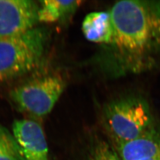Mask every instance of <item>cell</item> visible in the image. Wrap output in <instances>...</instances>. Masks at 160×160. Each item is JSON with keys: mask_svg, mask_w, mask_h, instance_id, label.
Returning a JSON list of instances; mask_svg holds the SVG:
<instances>
[{"mask_svg": "<svg viewBox=\"0 0 160 160\" xmlns=\"http://www.w3.org/2000/svg\"><path fill=\"white\" fill-rule=\"evenodd\" d=\"M113 34L103 65L113 77L141 73L160 55V1H120L109 11Z\"/></svg>", "mask_w": 160, "mask_h": 160, "instance_id": "6da1fadb", "label": "cell"}, {"mask_svg": "<svg viewBox=\"0 0 160 160\" xmlns=\"http://www.w3.org/2000/svg\"><path fill=\"white\" fill-rule=\"evenodd\" d=\"M104 120L113 143L131 141L157 127L148 102L128 95L110 102L104 109Z\"/></svg>", "mask_w": 160, "mask_h": 160, "instance_id": "7a4b0ae2", "label": "cell"}, {"mask_svg": "<svg viewBox=\"0 0 160 160\" xmlns=\"http://www.w3.org/2000/svg\"><path fill=\"white\" fill-rule=\"evenodd\" d=\"M48 33L34 28L16 36L0 39V81L29 72L40 63Z\"/></svg>", "mask_w": 160, "mask_h": 160, "instance_id": "3957f363", "label": "cell"}, {"mask_svg": "<svg viewBox=\"0 0 160 160\" xmlns=\"http://www.w3.org/2000/svg\"><path fill=\"white\" fill-rule=\"evenodd\" d=\"M65 87V81L61 77L45 76L14 88L10 98L21 112L40 118L51 112Z\"/></svg>", "mask_w": 160, "mask_h": 160, "instance_id": "277c9868", "label": "cell"}, {"mask_svg": "<svg viewBox=\"0 0 160 160\" xmlns=\"http://www.w3.org/2000/svg\"><path fill=\"white\" fill-rule=\"evenodd\" d=\"M39 5L30 0H0V39L35 28Z\"/></svg>", "mask_w": 160, "mask_h": 160, "instance_id": "5b68a950", "label": "cell"}, {"mask_svg": "<svg viewBox=\"0 0 160 160\" xmlns=\"http://www.w3.org/2000/svg\"><path fill=\"white\" fill-rule=\"evenodd\" d=\"M12 131L24 160H49L46 138L39 123L30 119L16 120Z\"/></svg>", "mask_w": 160, "mask_h": 160, "instance_id": "8992f818", "label": "cell"}, {"mask_svg": "<svg viewBox=\"0 0 160 160\" xmlns=\"http://www.w3.org/2000/svg\"><path fill=\"white\" fill-rule=\"evenodd\" d=\"M114 148L121 160H147L160 156V128L131 141L116 143Z\"/></svg>", "mask_w": 160, "mask_h": 160, "instance_id": "52a82bcc", "label": "cell"}, {"mask_svg": "<svg viewBox=\"0 0 160 160\" xmlns=\"http://www.w3.org/2000/svg\"><path fill=\"white\" fill-rule=\"evenodd\" d=\"M82 31L86 39L107 45L113 34V26L109 12H92L86 16L82 23Z\"/></svg>", "mask_w": 160, "mask_h": 160, "instance_id": "ba28073f", "label": "cell"}, {"mask_svg": "<svg viewBox=\"0 0 160 160\" xmlns=\"http://www.w3.org/2000/svg\"><path fill=\"white\" fill-rule=\"evenodd\" d=\"M80 1L45 0L40 1L38 10V21L53 23L73 12L79 7Z\"/></svg>", "mask_w": 160, "mask_h": 160, "instance_id": "9c48e42d", "label": "cell"}, {"mask_svg": "<svg viewBox=\"0 0 160 160\" xmlns=\"http://www.w3.org/2000/svg\"><path fill=\"white\" fill-rule=\"evenodd\" d=\"M0 160H24L16 139L0 125Z\"/></svg>", "mask_w": 160, "mask_h": 160, "instance_id": "30bf717a", "label": "cell"}, {"mask_svg": "<svg viewBox=\"0 0 160 160\" xmlns=\"http://www.w3.org/2000/svg\"><path fill=\"white\" fill-rule=\"evenodd\" d=\"M89 160H121L114 148L104 141H100L92 148Z\"/></svg>", "mask_w": 160, "mask_h": 160, "instance_id": "8fae6325", "label": "cell"}, {"mask_svg": "<svg viewBox=\"0 0 160 160\" xmlns=\"http://www.w3.org/2000/svg\"><path fill=\"white\" fill-rule=\"evenodd\" d=\"M147 160H160V156L157 157H154V158H150V159Z\"/></svg>", "mask_w": 160, "mask_h": 160, "instance_id": "7c38bea8", "label": "cell"}]
</instances>
